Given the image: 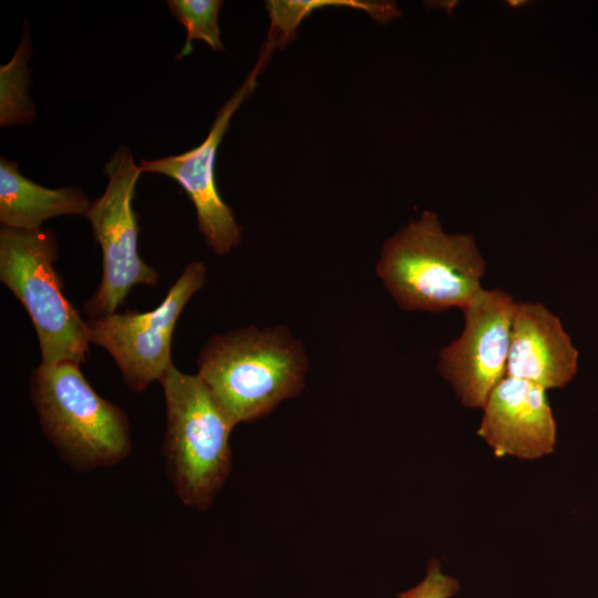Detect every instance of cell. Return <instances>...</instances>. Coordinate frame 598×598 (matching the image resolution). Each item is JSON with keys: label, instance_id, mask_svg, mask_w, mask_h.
<instances>
[{"label": "cell", "instance_id": "1", "mask_svg": "<svg viewBox=\"0 0 598 598\" xmlns=\"http://www.w3.org/2000/svg\"><path fill=\"white\" fill-rule=\"evenodd\" d=\"M197 374L235 425L271 413L305 386L308 355L285 326L243 327L212 336Z\"/></svg>", "mask_w": 598, "mask_h": 598}, {"label": "cell", "instance_id": "2", "mask_svg": "<svg viewBox=\"0 0 598 598\" xmlns=\"http://www.w3.org/2000/svg\"><path fill=\"white\" fill-rule=\"evenodd\" d=\"M375 271L400 308L441 312L463 309L484 289L486 261L473 235L446 234L424 212L388 239Z\"/></svg>", "mask_w": 598, "mask_h": 598}, {"label": "cell", "instance_id": "3", "mask_svg": "<svg viewBox=\"0 0 598 598\" xmlns=\"http://www.w3.org/2000/svg\"><path fill=\"white\" fill-rule=\"evenodd\" d=\"M166 406L162 444L166 472L181 502L207 509L233 467L230 434L236 426L204 380L172 364L159 380Z\"/></svg>", "mask_w": 598, "mask_h": 598}, {"label": "cell", "instance_id": "4", "mask_svg": "<svg viewBox=\"0 0 598 598\" xmlns=\"http://www.w3.org/2000/svg\"><path fill=\"white\" fill-rule=\"evenodd\" d=\"M30 398L44 435L71 468H107L130 455L126 413L95 392L79 363L38 365L31 373Z\"/></svg>", "mask_w": 598, "mask_h": 598}, {"label": "cell", "instance_id": "5", "mask_svg": "<svg viewBox=\"0 0 598 598\" xmlns=\"http://www.w3.org/2000/svg\"><path fill=\"white\" fill-rule=\"evenodd\" d=\"M59 246L52 230L1 226L0 280L25 308L37 331L42 364L86 362L90 329L63 292L54 268Z\"/></svg>", "mask_w": 598, "mask_h": 598}, {"label": "cell", "instance_id": "6", "mask_svg": "<svg viewBox=\"0 0 598 598\" xmlns=\"http://www.w3.org/2000/svg\"><path fill=\"white\" fill-rule=\"evenodd\" d=\"M103 171L109 177L106 188L83 215L102 249L101 282L84 305L89 318L115 312L134 286L158 282L156 269L140 257L137 249L138 224L133 197L143 171L124 145H120Z\"/></svg>", "mask_w": 598, "mask_h": 598}, {"label": "cell", "instance_id": "7", "mask_svg": "<svg viewBox=\"0 0 598 598\" xmlns=\"http://www.w3.org/2000/svg\"><path fill=\"white\" fill-rule=\"evenodd\" d=\"M207 280L203 261L189 262L163 301L147 312L125 311L87 319L90 340L116 362L124 382L143 392L173 364L172 339L176 322L190 298Z\"/></svg>", "mask_w": 598, "mask_h": 598}, {"label": "cell", "instance_id": "8", "mask_svg": "<svg viewBox=\"0 0 598 598\" xmlns=\"http://www.w3.org/2000/svg\"><path fill=\"white\" fill-rule=\"evenodd\" d=\"M516 302L504 290L483 289L462 309V334L439 352L437 369L466 408L484 409L506 375Z\"/></svg>", "mask_w": 598, "mask_h": 598}, {"label": "cell", "instance_id": "9", "mask_svg": "<svg viewBox=\"0 0 598 598\" xmlns=\"http://www.w3.org/2000/svg\"><path fill=\"white\" fill-rule=\"evenodd\" d=\"M265 42L252 70L243 84L218 110L216 118L204 142L183 154L157 159H142L143 173H157L176 181L193 202L198 229L206 244L217 255H226L241 241V226L236 221L231 208L221 199L215 179V159L219 144L230 118L257 86L262 72L274 52Z\"/></svg>", "mask_w": 598, "mask_h": 598}, {"label": "cell", "instance_id": "10", "mask_svg": "<svg viewBox=\"0 0 598 598\" xmlns=\"http://www.w3.org/2000/svg\"><path fill=\"white\" fill-rule=\"evenodd\" d=\"M483 410L476 433L497 457L536 460L554 452L556 422L543 388L505 375Z\"/></svg>", "mask_w": 598, "mask_h": 598}, {"label": "cell", "instance_id": "11", "mask_svg": "<svg viewBox=\"0 0 598 598\" xmlns=\"http://www.w3.org/2000/svg\"><path fill=\"white\" fill-rule=\"evenodd\" d=\"M578 351L558 317L543 303L517 301L506 375L544 390L561 389L577 373Z\"/></svg>", "mask_w": 598, "mask_h": 598}, {"label": "cell", "instance_id": "12", "mask_svg": "<svg viewBox=\"0 0 598 598\" xmlns=\"http://www.w3.org/2000/svg\"><path fill=\"white\" fill-rule=\"evenodd\" d=\"M91 202L76 186L47 188L23 176L16 162L0 158V221L8 228L35 231L51 218L84 215Z\"/></svg>", "mask_w": 598, "mask_h": 598}, {"label": "cell", "instance_id": "13", "mask_svg": "<svg viewBox=\"0 0 598 598\" xmlns=\"http://www.w3.org/2000/svg\"><path fill=\"white\" fill-rule=\"evenodd\" d=\"M350 7L361 9L379 21L395 18L400 11L388 2L361 0H271L266 2L270 28L266 41L275 49L286 47L297 33L300 22L322 7Z\"/></svg>", "mask_w": 598, "mask_h": 598}, {"label": "cell", "instance_id": "14", "mask_svg": "<svg viewBox=\"0 0 598 598\" xmlns=\"http://www.w3.org/2000/svg\"><path fill=\"white\" fill-rule=\"evenodd\" d=\"M31 54L32 44L25 21L13 56L0 68L1 127L29 124L35 118V105L29 94L31 71L28 61Z\"/></svg>", "mask_w": 598, "mask_h": 598}, {"label": "cell", "instance_id": "15", "mask_svg": "<svg viewBox=\"0 0 598 598\" xmlns=\"http://www.w3.org/2000/svg\"><path fill=\"white\" fill-rule=\"evenodd\" d=\"M171 13L186 29V41L177 59L193 51V42L204 41L212 50L221 51L218 16L223 1L220 0H168Z\"/></svg>", "mask_w": 598, "mask_h": 598}, {"label": "cell", "instance_id": "16", "mask_svg": "<svg viewBox=\"0 0 598 598\" xmlns=\"http://www.w3.org/2000/svg\"><path fill=\"white\" fill-rule=\"evenodd\" d=\"M461 590L460 581L442 570L437 558L426 565L424 578L414 587L396 594L398 598H452Z\"/></svg>", "mask_w": 598, "mask_h": 598}]
</instances>
